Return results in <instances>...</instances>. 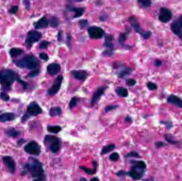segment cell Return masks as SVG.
<instances>
[{
	"label": "cell",
	"instance_id": "6da1fadb",
	"mask_svg": "<svg viewBox=\"0 0 182 181\" xmlns=\"http://www.w3.org/2000/svg\"><path fill=\"white\" fill-rule=\"evenodd\" d=\"M28 174L34 179L33 181H44L46 179L43 164L34 157H30L23 167L21 175Z\"/></svg>",
	"mask_w": 182,
	"mask_h": 181
},
{
	"label": "cell",
	"instance_id": "7a4b0ae2",
	"mask_svg": "<svg viewBox=\"0 0 182 181\" xmlns=\"http://www.w3.org/2000/svg\"><path fill=\"white\" fill-rule=\"evenodd\" d=\"M130 162L133 166L130 171L127 172V175L134 180H141L144 174V171L146 167L145 162L142 160H132Z\"/></svg>",
	"mask_w": 182,
	"mask_h": 181
},
{
	"label": "cell",
	"instance_id": "3957f363",
	"mask_svg": "<svg viewBox=\"0 0 182 181\" xmlns=\"http://www.w3.org/2000/svg\"><path fill=\"white\" fill-rule=\"evenodd\" d=\"M17 79V74L12 70L3 69L0 71V83L4 88H10Z\"/></svg>",
	"mask_w": 182,
	"mask_h": 181
},
{
	"label": "cell",
	"instance_id": "277c9868",
	"mask_svg": "<svg viewBox=\"0 0 182 181\" xmlns=\"http://www.w3.org/2000/svg\"><path fill=\"white\" fill-rule=\"evenodd\" d=\"M16 65L21 68L35 69L39 65L37 58L33 55H27L19 60L15 61Z\"/></svg>",
	"mask_w": 182,
	"mask_h": 181
},
{
	"label": "cell",
	"instance_id": "5b68a950",
	"mask_svg": "<svg viewBox=\"0 0 182 181\" xmlns=\"http://www.w3.org/2000/svg\"><path fill=\"white\" fill-rule=\"evenodd\" d=\"M44 144L53 153H57L61 148V140L53 135H47L44 139Z\"/></svg>",
	"mask_w": 182,
	"mask_h": 181
},
{
	"label": "cell",
	"instance_id": "8992f818",
	"mask_svg": "<svg viewBox=\"0 0 182 181\" xmlns=\"http://www.w3.org/2000/svg\"><path fill=\"white\" fill-rule=\"evenodd\" d=\"M24 150L28 154L34 156H38L41 152V147L35 141H32L26 144Z\"/></svg>",
	"mask_w": 182,
	"mask_h": 181
},
{
	"label": "cell",
	"instance_id": "52a82bcc",
	"mask_svg": "<svg viewBox=\"0 0 182 181\" xmlns=\"http://www.w3.org/2000/svg\"><path fill=\"white\" fill-rule=\"evenodd\" d=\"M89 36L92 39H101L104 34V32L102 28L97 26H91L87 29Z\"/></svg>",
	"mask_w": 182,
	"mask_h": 181
},
{
	"label": "cell",
	"instance_id": "ba28073f",
	"mask_svg": "<svg viewBox=\"0 0 182 181\" xmlns=\"http://www.w3.org/2000/svg\"><path fill=\"white\" fill-rule=\"evenodd\" d=\"M42 36V34L36 30H31L27 35L26 43L28 46H32L33 44L38 42Z\"/></svg>",
	"mask_w": 182,
	"mask_h": 181
},
{
	"label": "cell",
	"instance_id": "9c48e42d",
	"mask_svg": "<svg viewBox=\"0 0 182 181\" xmlns=\"http://www.w3.org/2000/svg\"><path fill=\"white\" fill-rule=\"evenodd\" d=\"M63 79L64 78L62 76H59V77H57V78L55 79L51 88H50L47 91V94L49 95L53 96L57 94L59 92V91L61 88Z\"/></svg>",
	"mask_w": 182,
	"mask_h": 181
},
{
	"label": "cell",
	"instance_id": "30bf717a",
	"mask_svg": "<svg viewBox=\"0 0 182 181\" xmlns=\"http://www.w3.org/2000/svg\"><path fill=\"white\" fill-rule=\"evenodd\" d=\"M2 160L5 166L7 167L11 174H14L16 169V164L11 157L5 156L3 157Z\"/></svg>",
	"mask_w": 182,
	"mask_h": 181
},
{
	"label": "cell",
	"instance_id": "8fae6325",
	"mask_svg": "<svg viewBox=\"0 0 182 181\" xmlns=\"http://www.w3.org/2000/svg\"><path fill=\"white\" fill-rule=\"evenodd\" d=\"M27 114L31 116H37L42 113V110L39 105L35 102L30 103L27 108Z\"/></svg>",
	"mask_w": 182,
	"mask_h": 181
},
{
	"label": "cell",
	"instance_id": "7c38bea8",
	"mask_svg": "<svg viewBox=\"0 0 182 181\" xmlns=\"http://www.w3.org/2000/svg\"><path fill=\"white\" fill-rule=\"evenodd\" d=\"M172 18V14L171 11L167 8H161L160 13L159 15V19L160 21L164 23L169 22Z\"/></svg>",
	"mask_w": 182,
	"mask_h": 181
},
{
	"label": "cell",
	"instance_id": "4fadbf2b",
	"mask_svg": "<svg viewBox=\"0 0 182 181\" xmlns=\"http://www.w3.org/2000/svg\"><path fill=\"white\" fill-rule=\"evenodd\" d=\"M129 22L130 23L131 26L132 27L134 30L138 33L140 34L143 37L145 34L146 31H143L142 28L141 27L139 22H138V20L136 19L135 17H130L128 19Z\"/></svg>",
	"mask_w": 182,
	"mask_h": 181
},
{
	"label": "cell",
	"instance_id": "5bb4252c",
	"mask_svg": "<svg viewBox=\"0 0 182 181\" xmlns=\"http://www.w3.org/2000/svg\"><path fill=\"white\" fill-rule=\"evenodd\" d=\"M105 90H106V88H104V87H100L96 89V90L94 93L92 99H91L92 106H93L98 103L99 100L100 99L101 96L104 95Z\"/></svg>",
	"mask_w": 182,
	"mask_h": 181
},
{
	"label": "cell",
	"instance_id": "9a60e30c",
	"mask_svg": "<svg viewBox=\"0 0 182 181\" xmlns=\"http://www.w3.org/2000/svg\"><path fill=\"white\" fill-rule=\"evenodd\" d=\"M67 9L68 10L72 11V12H75V15H74V18H77L80 17L84 15L85 9V7H75L72 5H68L67 7Z\"/></svg>",
	"mask_w": 182,
	"mask_h": 181
},
{
	"label": "cell",
	"instance_id": "2e32d148",
	"mask_svg": "<svg viewBox=\"0 0 182 181\" xmlns=\"http://www.w3.org/2000/svg\"><path fill=\"white\" fill-rule=\"evenodd\" d=\"M47 71L52 76L56 75L61 71V66L59 64L56 63H51L47 67Z\"/></svg>",
	"mask_w": 182,
	"mask_h": 181
},
{
	"label": "cell",
	"instance_id": "e0dca14e",
	"mask_svg": "<svg viewBox=\"0 0 182 181\" xmlns=\"http://www.w3.org/2000/svg\"><path fill=\"white\" fill-rule=\"evenodd\" d=\"M72 74L74 78L80 81H84L87 77V73L86 71L82 70H74L72 71Z\"/></svg>",
	"mask_w": 182,
	"mask_h": 181
},
{
	"label": "cell",
	"instance_id": "ac0fdd59",
	"mask_svg": "<svg viewBox=\"0 0 182 181\" xmlns=\"http://www.w3.org/2000/svg\"><path fill=\"white\" fill-rule=\"evenodd\" d=\"M16 115L13 113H5L0 115V122H11L15 120Z\"/></svg>",
	"mask_w": 182,
	"mask_h": 181
},
{
	"label": "cell",
	"instance_id": "d6986e66",
	"mask_svg": "<svg viewBox=\"0 0 182 181\" xmlns=\"http://www.w3.org/2000/svg\"><path fill=\"white\" fill-rule=\"evenodd\" d=\"M49 20L45 17H42L41 19L38 20L37 22L34 24V26L36 29H42L48 26L49 25Z\"/></svg>",
	"mask_w": 182,
	"mask_h": 181
},
{
	"label": "cell",
	"instance_id": "ffe728a7",
	"mask_svg": "<svg viewBox=\"0 0 182 181\" xmlns=\"http://www.w3.org/2000/svg\"><path fill=\"white\" fill-rule=\"evenodd\" d=\"M167 102L170 104H172L178 107L182 108V100L176 96H170L168 98Z\"/></svg>",
	"mask_w": 182,
	"mask_h": 181
},
{
	"label": "cell",
	"instance_id": "44dd1931",
	"mask_svg": "<svg viewBox=\"0 0 182 181\" xmlns=\"http://www.w3.org/2000/svg\"><path fill=\"white\" fill-rule=\"evenodd\" d=\"M5 133L9 137L16 138L19 137L20 135H21V132L19 130H16L15 128L11 127L5 130Z\"/></svg>",
	"mask_w": 182,
	"mask_h": 181
},
{
	"label": "cell",
	"instance_id": "7402d4cb",
	"mask_svg": "<svg viewBox=\"0 0 182 181\" xmlns=\"http://www.w3.org/2000/svg\"><path fill=\"white\" fill-rule=\"evenodd\" d=\"M133 71V69L132 68H125L119 72L118 74V77L120 78L125 79L127 77V76H129Z\"/></svg>",
	"mask_w": 182,
	"mask_h": 181
},
{
	"label": "cell",
	"instance_id": "603a6c76",
	"mask_svg": "<svg viewBox=\"0 0 182 181\" xmlns=\"http://www.w3.org/2000/svg\"><path fill=\"white\" fill-rule=\"evenodd\" d=\"M61 114V109L59 107H53L51 108L50 110V115L51 117L59 116Z\"/></svg>",
	"mask_w": 182,
	"mask_h": 181
},
{
	"label": "cell",
	"instance_id": "cb8c5ba5",
	"mask_svg": "<svg viewBox=\"0 0 182 181\" xmlns=\"http://www.w3.org/2000/svg\"><path fill=\"white\" fill-rule=\"evenodd\" d=\"M116 92L117 94L120 97H127L128 95V90L127 89L124 87H118L116 89Z\"/></svg>",
	"mask_w": 182,
	"mask_h": 181
},
{
	"label": "cell",
	"instance_id": "d4e9b609",
	"mask_svg": "<svg viewBox=\"0 0 182 181\" xmlns=\"http://www.w3.org/2000/svg\"><path fill=\"white\" fill-rule=\"evenodd\" d=\"M47 130L49 133L57 134L61 131V127L59 125H55V126L48 125L47 127Z\"/></svg>",
	"mask_w": 182,
	"mask_h": 181
},
{
	"label": "cell",
	"instance_id": "484cf974",
	"mask_svg": "<svg viewBox=\"0 0 182 181\" xmlns=\"http://www.w3.org/2000/svg\"><path fill=\"white\" fill-rule=\"evenodd\" d=\"M115 148H116L115 144H110L107 145L102 148L101 152V155H104L107 154L109 152H112V150L115 149Z\"/></svg>",
	"mask_w": 182,
	"mask_h": 181
},
{
	"label": "cell",
	"instance_id": "4316f807",
	"mask_svg": "<svg viewBox=\"0 0 182 181\" xmlns=\"http://www.w3.org/2000/svg\"><path fill=\"white\" fill-rule=\"evenodd\" d=\"M113 37L110 34H107L105 36V45L108 48H112L113 47L112 41Z\"/></svg>",
	"mask_w": 182,
	"mask_h": 181
},
{
	"label": "cell",
	"instance_id": "83f0119b",
	"mask_svg": "<svg viewBox=\"0 0 182 181\" xmlns=\"http://www.w3.org/2000/svg\"><path fill=\"white\" fill-rule=\"evenodd\" d=\"M172 32L176 35H180L181 32V28L177 21L172 22L171 26Z\"/></svg>",
	"mask_w": 182,
	"mask_h": 181
},
{
	"label": "cell",
	"instance_id": "f1b7e54d",
	"mask_svg": "<svg viewBox=\"0 0 182 181\" xmlns=\"http://www.w3.org/2000/svg\"><path fill=\"white\" fill-rule=\"evenodd\" d=\"M23 52H24V51L21 49L13 48L10 50V54L11 57H17V56H19L20 54H22Z\"/></svg>",
	"mask_w": 182,
	"mask_h": 181
},
{
	"label": "cell",
	"instance_id": "f546056e",
	"mask_svg": "<svg viewBox=\"0 0 182 181\" xmlns=\"http://www.w3.org/2000/svg\"><path fill=\"white\" fill-rule=\"evenodd\" d=\"M130 32V30H129V29L127 30L126 32L120 35L119 37V42L120 44H121V45H123L124 44L126 39L127 38V35Z\"/></svg>",
	"mask_w": 182,
	"mask_h": 181
},
{
	"label": "cell",
	"instance_id": "4dcf8cb0",
	"mask_svg": "<svg viewBox=\"0 0 182 181\" xmlns=\"http://www.w3.org/2000/svg\"><path fill=\"white\" fill-rule=\"evenodd\" d=\"M82 170H83L86 173L89 175H92V174H95L96 173V169H92L89 168H87L86 167L84 166H80L79 167Z\"/></svg>",
	"mask_w": 182,
	"mask_h": 181
},
{
	"label": "cell",
	"instance_id": "1f68e13d",
	"mask_svg": "<svg viewBox=\"0 0 182 181\" xmlns=\"http://www.w3.org/2000/svg\"><path fill=\"white\" fill-rule=\"evenodd\" d=\"M126 158H130V157H134V158H140L141 156L140 155L138 154L137 152L135 151H132V152H129L127 153L125 155Z\"/></svg>",
	"mask_w": 182,
	"mask_h": 181
},
{
	"label": "cell",
	"instance_id": "d6a6232c",
	"mask_svg": "<svg viewBox=\"0 0 182 181\" xmlns=\"http://www.w3.org/2000/svg\"><path fill=\"white\" fill-rule=\"evenodd\" d=\"M78 98H77L76 97H74L72 98V99L70 101L69 104V107L70 109H72L73 108L75 107L77 105V103H78Z\"/></svg>",
	"mask_w": 182,
	"mask_h": 181
},
{
	"label": "cell",
	"instance_id": "836d02e7",
	"mask_svg": "<svg viewBox=\"0 0 182 181\" xmlns=\"http://www.w3.org/2000/svg\"><path fill=\"white\" fill-rule=\"evenodd\" d=\"M165 139L168 142H169L170 143L172 144H176L178 143V142L177 141H176L174 139H173L172 136L171 135H165Z\"/></svg>",
	"mask_w": 182,
	"mask_h": 181
},
{
	"label": "cell",
	"instance_id": "e575fe53",
	"mask_svg": "<svg viewBox=\"0 0 182 181\" xmlns=\"http://www.w3.org/2000/svg\"><path fill=\"white\" fill-rule=\"evenodd\" d=\"M39 72H40V71H39V69H35V70H34L33 71H31L27 76L29 78H35L36 76H38L39 74Z\"/></svg>",
	"mask_w": 182,
	"mask_h": 181
},
{
	"label": "cell",
	"instance_id": "d590c367",
	"mask_svg": "<svg viewBox=\"0 0 182 181\" xmlns=\"http://www.w3.org/2000/svg\"><path fill=\"white\" fill-rule=\"evenodd\" d=\"M119 158V155L117 152H113L112 154H111L109 156V159L111 161H112V162L117 161Z\"/></svg>",
	"mask_w": 182,
	"mask_h": 181
},
{
	"label": "cell",
	"instance_id": "8d00e7d4",
	"mask_svg": "<svg viewBox=\"0 0 182 181\" xmlns=\"http://www.w3.org/2000/svg\"><path fill=\"white\" fill-rule=\"evenodd\" d=\"M59 20L58 18L53 17L51 20V26L53 28L58 27L59 25Z\"/></svg>",
	"mask_w": 182,
	"mask_h": 181
},
{
	"label": "cell",
	"instance_id": "74e56055",
	"mask_svg": "<svg viewBox=\"0 0 182 181\" xmlns=\"http://www.w3.org/2000/svg\"><path fill=\"white\" fill-rule=\"evenodd\" d=\"M79 25L81 29L86 28L88 25V21L86 19H81L79 21Z\"/></svg>",
	"mask_w": 182,
	"mask_h": 181
},
{
	"label": "cell",
	"instance_id": "f35d334b",
	"mask_svg": "<svg viewBox=\"0 0 182 181\" xmlns=\"http://www.w3.org/2000/svg\"><path fill=\"white\" fill-rule=\"evenodd\" d=\"M50 43L46 40H43L41 43V44L39 45V48L41 49H47V47L49 46Z\"/></svg>",
	"mask_w": 182,
	"mask_h": 181
},
{
	"label": "cell",
	"instance_id": "ab89813d",
	"mask_svg": "<svg viewBox=\"0 0 182 181\" xmlns=\"http://www.w3.org/2000/svg\"><path fill=\"white\" fill-rule=\"evenodd\" d=\"M0 98L3 100H4L5 102H7L8 100H9L10 97L7 93H5L4 92H2L1 93H0Z\"/></svg>",
	"mask_w": 182,
	"mask_h": 181
},
{
	"label": "cell",
	"instance_id": "60d3db41",
	"mask_svg": "<svg viewBox=\"0 0 182 181\" xmlns=\"http://www.w3.org/2000/svg\"><path fill=\"white\" fill-rule=\"evenodd\" d=\"M138 2L144 7H149L151 4V2L150 1H138Z\"/></svg>",
	"mask_w": 182,
	"mask_h": 181
},
{
	"label": "cell",
	"instance_id": "b9f144b4",
	"mask_svg": "<svg viewBox=\"0 0 182 181\" xmlns=\"http://www.w3.org/2000/svg\"><path fill=\"white\" fill-rule=\"evenodd\" d=\"M136 83V81H135V80L133 79H127L126 81V85L128 86H134Z\"/></svg>",
	"mask_w": 182,
	"mask_h": 181
},
{
	"label": "cell",
	"instance_id": "7bdbcfd3",
	"mask_svg": "<svg viewBox=\"0 0 182 181\" xmlns=\"http://www.w3.org/2000/svg\"><path fill=\"white\" fill-rule=\"evenodd\" d=\"M147 86H148V88L151 90H155L157 89V86L155 83H153L151 82L147 83Z\"/></svg>",
	"mask_w": 182,
	"mask_h": 181
},
{
	"label": "cell",
	"instance_id": "ee69618b",
	"mask_svg": "<svg viewBox=\"0 0 182 181\" xmlns=\"http://www.w3.org/2000/svg\"><path fill=\"white\" fill-rule=\"evenodd\" d=\"M117 105H109L106 107L105 108V112L108 113L110 112L111 110H114L118 107Z\"/></svg>",
	"mask_w": 182,
	"mask_h": 181
},
{
	"label": "cell",
	"instance_id": "f6af8a7d",
	"mask_svg": "<svg viewBox=\"0 0 182 181\" xmlns=\"http://www.w3.org/2000/svg\"><path fill=\"white\" fill-rule=\"evenodd\" d=\"M39 57H40L41 59L43 60H44L45 61H48L49 59V56L47 55V54H46L45 53H44V52L41 53L39 54Z\"/></svg>",
	"mask_w": 182,
	"mask_h": 181
},
{
	"label": "cell",
	"instance_id": "bcb514c9",
	"mask_svg": "<svg viewBox=\"0 0 182 181\" xmlns=\"http://www.w3.org/2000/svg\"><path fill=\"white\" fill-rule=\"evenodd\" d=\"M113 50L112 49H107L103 52V55L104 56H110L113 54Z\"/></svg>",
	"mask_w": 182,
	"mask_h": 181
},
{
	"label": "cell",
	"instance_id": "7dc6e473",
	"mask_svg": "<svg viewBox=\"0 0 182 181\" xmlns=\"http://www.w3.org/2000/svg\"><path fill=\"white\" fill-rule=\"evenodd\" d=\"M18 10V7L17 6H14V7H13L10 9L9 12L15 15L16 13H17Z\"/></svg>",
	"mask_w": 182,
	"mask_h": 181
},
{
	"label": "cell",
	"instance_id": "c3c4849f",
	"mask_svg": "<svg viewBox=\"0 0 182 181\" xmlns=\"http://www.w3.org/2000/svg\"><path fill=\"white\" fill-rule=\"evenodd\" d=\"M166 145V144H165V143H164L163 142H160V141L156 142L155 143V147L158 148H160V147H164V146H165Z\"/></svg>",
	"mask_w": 182,
	"mask_h": 181
},
{
	"label": "cell",
	"instance_id": "681fc988",
	"mask_svg": "<svg viewBox=\"0 0 182 181\" xmlns=\"http://www.w3.org/2000/svg\"><path fill=\"white\" fill-rule=\"evenodd\" d=\"M126 174H127V173H126V171H124L123 170H121L117 172V175L118 176H120V177H122V176H124Z\"/></svg>",
	"mask_w": 182,
	"mask_h": 181
},
{
	"label": "cell",
	"instance_id": "f907efd6",
	"mask_svg": "<svg viewBox=\"0 0 182 181\" xmlns=\"http://www.w3.org/2000/svg\"><path fill=\"white\" fill-rule=\"evenodd\" d=\"M26 141V140H25V139H24V138H21V139H20L18 141L17 145L18 146H21L22 144H24V143H25Z\"/></svg>",
	"mask_w": 182,
	"mask_h": 181
},
{
	"label": "cell",
	"instance_id": "816d5d0a",
	"mask_svg": "<svg viewBox=\"0 0 182 181\" xmlns=\"http://www.w3.org/2000/svg\"><path fill=\"white\" fill-rule=\"evenodd\" d=\"M17 81L19 82V83H21V85H22V86H23V87L24 88L26 89V88H27V84L26 82L25 81H23L22 80H21V79H20L18 78Z\"/></svg>",
	"mask_w": 182,
	"mask_h": 181
},
{
	"label": "cell",
	"instance_id": "f5cc1de1",
	"mask_svg": "<svg viewBox=\"0 0 182 181\" xmlns=\"http://www.w3.org/2000/svg\"><path fill=\"white\" fill-rule=\"evenodd\" d=\"M100 19L101 21H106V20H107V19H108V16L106 15H102L100 16Z\"/></svg>",
	"mask_w": 182,
	"mask_h": 181
},
{
	"label": "cell",
	"instance_id": "db71d44e",
	"mask_svg": "<svg viewBox=\"0 0 182 181\" xmlns=\"http://www.w3.org/2000/svg\"><path fill=\"white\" fill-rule=\"evenodd\" d=\"M178 23V24L180 25V27H181V28L182 29V15L181 16H180V18H178V19L177 21Z\"/></svg>",
	"mask_w": 182,
	"mask_h": 181
},
{
	"label": "cell",
	"instance_id": "11a10c76",
	"mask_svg": "<svg viewBox=\"0 0 182 181\" xmlns=\"http://www.w3.org/2000/svg\"><path fill=\"white\" fill-rule=\"evenodd\" d=\"M162 62L160 60H156L155 62V66H159L161 65Z\"/></svg>",
	"mask_w": 182,
	"mask_h": 181
},
{
	"label": "cell",
	"instance_id": "9f6ffc18",
	"mask_svg": "<svg viewBox=\"0 0 182 181\" xmlns=\"http://www.w3.org/2000/svg\"><path fill=\"white\" fill-rule=\"evenodd\" d=\"M125 121L126 122H128L132 123V118H130V116H126V118H125Z\"/></svg>",
	"mask_w": 182,
	"mask_h": 181
},
{
	"label": "cell",
	"instance_id": "6f0895ef",
	"mask_svg": "<svg viewBox=\"0 0 182 181\" xmlns=\"http://www.w3.org/2000/svg\"><path fill=\"white\" fill-rule=\"evenodd\" d=\"M62 35L61 32H58V40H61L62 39Z\"/></svg>",
	"mask_w": 182,
	"mask_h": 181
},
{
	"label": "cell",
	"instance_id": "680465c9",
	"mask_svg": "<svg viewBox=\"0 0 182 181\" xmlns=\"http://www.w3.org/2000/svg\"><path fill=\"white\" fill-rule=\"evenodd\" d=\"M90 181H100L98 177H93V179H92Z\"/></svg>",
	"mask_w": 182,
	"mask_h": 181
},
{
	"label": "cell",
	"instance_id": "91938a15",
	"mask_svg": "<svg viewBox=\"0 0 182 181\" xmlns=\"http://www.w3.org/2000/svg\"><path fill=\"white\" fill-rule=\"evenodd\" d=\"M79 181H87V180L84 177H81V179H80Z\"/></svg>",
	"mask_w": 182,
	"mask_h": 181
},
{
	"label": "cell",
	"instance_id": "94428289",
	"mask_svg": "<svg viewBox=\"0 0 182 181\" xmlns=\"http://www.w3.org/2000/svg\"><path fill=\"white\" fill-rule=\"evenodd\" d=\"M180 38L182 40V34L180 35Z\"/></svg>",
	"mask_w": 182,
	"mask_h": 181
}]
</instances>
